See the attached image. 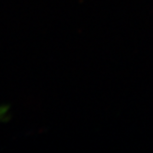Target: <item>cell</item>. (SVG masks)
<instances>
[]
</instances>
